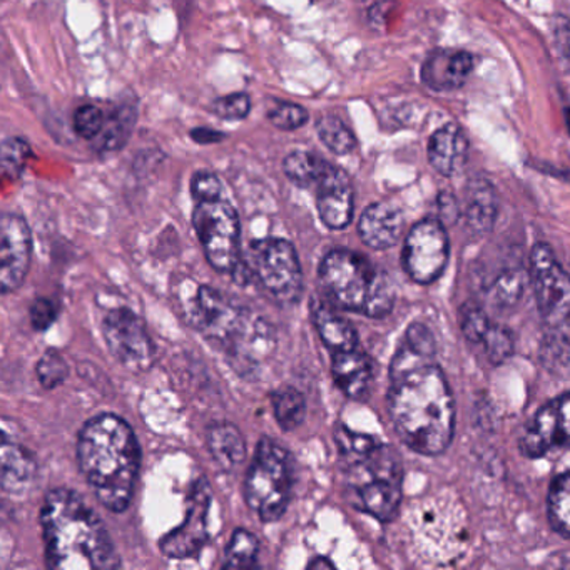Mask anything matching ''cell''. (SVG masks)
<instances>
[{"label": "cell", "instance_id": "obj_1", "mask_svg": "<svg viewBox=\"0 0 570 570\" xmlns=\"http://www.w3.org/2000/svg\"><path fill=\"white\" fill-rule=\"evenodd\" d=\"M435 355L432 332L412 323L390 365L386 403L393 429L422 455L445 452L455 432V402Z\"/></svg>", "mask_w": 570, "mask_h": 570}, {"label": "cell", "instance_id": "obj_2", "mask_svg": "<svg viewBox=\"0 0 570 570\" xmlns=\"http://www.w3.org/2000/svg\"><path fill=\"white\" fill-rule=\"evenodd\" d=\"M42 539L49 569L109 570L121 559L101 517L71 489H55L41 509Z\"/></svg>", "mask_w": 570, "mask_h": 570}, {"label": "cell", "instance_id": "obj_3", "mask_svg": "<svg viewBox=\"0 0 570 570\" xmlns=\"http://www.w3.org/2000/svg\"><path fill=\"white\" fill-rule=\"evenodd\" d=\"M76 453L96 499L111 512H125L141 469V446L131 425L121 416L101 413L82 426Z\"/></svg>", "mask_w": 570, "mask_h": 570}, {"label": "cell", "instance_id": "obj_4", "mask_svg": "<svg viewBox=\"0 0 570 570\" xmlns=\"http://www.w3.org/2000/svg\"><path fill=\"white\" fill-rule=\"evenodd\" d=\"M186 318L225 353L239 372L268 362L276 350L275 328L263 316L232 302L212 286H196L185 298Z\"/></svg>", "mask_w": 570, "mask_h": 570}, {"label": "cell", "instance_id": "obj_5", "mask_svg": "<svg viewBox=\"0 0 570 570\" xmlns=\"http://www.w3.org/2000/svg\"><path fill=\"white\" fill-rule=\"evenodd\" d=\"M320 285L333 308L385 318L395 306V288L385 273L360 253L336 248L320 263Z\"/></svg>", "mask_w": 570, "mask_h": 570}, {"label": "cell", "instance_id": "obj_6", "mask_svg": "<svg viewBox=\"0 0 570 570\" xmlns=\"http://www.w3.org/2000/svg\"><path fill=\"white\" fill-rule=\"evenodd\" d=\"M340 459L350 505L382 522L392 520L402 502L403 462L399 452L380 442L362 455Z\"/></svg>", "mask_w": 570, "mask_h": 570}, {"label": "cell", "instance_id": "obj_7", "mask_svg": "<svg viewBox=\"0 0 570 570\" xmlns=\"http://www.w3.org/2000/svg\"><path fill=\"white\" fill-rule=\"evenodd\" d=\"M193 226L212 268L246 285L252 268L242 256V223L226 196L195 202Z\"/></svg>", "mask_w": 570, "mask_h": 570}, {"label": "cell", "instance_id": "obj_8", "mask_svg": "<svg viewBox=\"0 0 570 570\" xmlns=\"http://www.w3.org/2000/svg\"><path fill=\"white\" fill-rule=\"evenodd\" d=\"M293 463L288 450L262 439L245 479V500L265 523L285 515L292 500Z\"/></svg>", "mask_w": 570, "mask_h": 570}, {"label": "cell", "instance_id": "obj_9", "mask_svg": "<svg viewBox=\"0 0 570 570\" xmlns=\"http://www.w3.org/2000/svg\"><path fill=\"white\" fill-rule=\"evenodd\" d=\"M529 283L543 333L570 335V276L546 243H537L530 253Z\"/></svg>", "mask_w": 570, "mask_h": 570}, {"label": "cell", "instance_id": "obj_10", "mask_svg": "<svg viewBox=\"0 0 570 570\" xmlns=\"http://www.w3.org/2000/svg\"><path fill=\"white\" fill-rule=\"evenodd\" d=\"M249 268L279 305L293 306L302 299V265L295 246L288 239L263 238L253 242L249 246Z\"/></svg>", "mask_w": 570, "mask_h": 570}, {"label": "cell", "instance_id": "obj_11", "mask_svg": "<svg viewBox=\"0 0 570 570\" xmlns=\"http://www.w3.org/2000/svg\"><path fill=\"white\" fill-rule=\"evenodd\" d=\"M102 336L111 355L132 373H145L156 358L155 345L145 320L131 308L119 306L102 318Z\"/></svg>", "mask_w": 570, "mask_h": 570}, {"label": "cell", "instance_id": "obj_12", "mask_svg": "<svg viewBox=\"0 0 570 570\" xmlns=\"http://www.w3.org/2000/svg\"><path fill=\"white\" fill-rule=\"evenodd\" d=\"M450 242L439 219H423L410 229L403 246V269L419 285H432L445 272Z\"/></svg>", "mask_w": 570, "mask_h": 570}, {"label": "cell", "instance_id": "obj_13", "mask_svg": "<svg viewBox=\"0 0 570 570\" xmlns=\"http://www.w3.org/2000/svg\"><path fill=\"white\" fill-rule=\"evenodd\" d=\"M213 490L206 476H199L193 483L188 497L186 517L181 525L166 533L159 542V549L168 559H195L208 542L209 509H212Z\"/></svg>", "mask_w": 570, "mask_h": 570}, {"label": "cell", "instance_id": "obj_14", "mask_svg": "<svg viewBox=\"0 0 570 570\" xmlns=\"http://www.w3.org/2000/svg\"><path fill=\"white\" fill-rule=\"evenodd\" d=\"M567 446H570V392L546 403L519 439L520 452L529 459Z\"/></svg>", "mask_w": 570, "mask_h": 570}, {"label": "cell", "instance_id": "obj_15", "mask_svg": "<svg viewBox=\"0 0 570 570\" xmlns=\"http://www.w3.org/2000/svg\"><path fill=\"white\" fill-rule=\"evenodd\" d=\"M32 235L22 216L6 213L0 222V289L4 295L24 285L31 268Z\"/></svg>", "mask_w": 570, "mask_h": 570}, {"label": "cell", "instance_id": "obj_16", "mask_svg": "<svg viewBox=\"0 0 570 570\" xmlns=\"http://www.w3.org/2000/svg\"><path fill=\"white\" fill-rule=\"evenodd\" d=\"M316 209L326 228L345 229L352 223L355 209V193L348 175L338 166L326 161L315 185Z\"/></svg>", "mask_w": 570, "mask_h": 570}, {"label": "cell", "instance_id": "obj_17", "mask_svg": "<svg viewBox=\"0 0 570 570\" xmlns=\"http://www.w3.org/2000/svg\"><path fill=\"white\" fill-rule=\"evenodd\" d=\"M475 68L469 52H433L422 68V81L433 91H453L462 88Z\"/></svg>", "mask_w": 570, "mask_h": 570}, {"label": "cell", "instance_id": "obj_18", "mask_svg": "<svg viewBox=\"0 0 570 570\" xmlns=\"http://www.w3.org/2000/svg\"><path fill=\"white\" fill-rule=\"evenodd\" d=\"M402 232V212L392 203H373L360 218V238L373 249L392 248L399 243Z\"/></svg>", "mask_w": 570, "mask_h": 570}, {"label": "cell", "instance_id": "obj_19", "mask_svg": "<svg viewBox=\"0 0 570 570\" xmlns=\"http://www.w3.org/2000/svg\"><path fill=\"white\" fill-rule=\"evenodd\" d=\"M332 376L340 392L348 399H363L373 380V363L360 346L332 353Z\"/></svg>", "mask_w": 570, "mask_h": 570}, {"label": "cell", "instance_id": "obj_20", "mask_svg": "<svg viewBox=\"0 0 570 570\" xmlns=\"http://www.w3.org/2000/svg\"><path fill=\"white\" fill-rule=\"evenodd\" d=\"M469 158V139L456 125H445L433 132L429 141V161L446 178L459 175Z\"/></svg>", "mask_w": 570, "mask_h": 570}, {"label": "cell", "instance_id": "obj_21", "mask_svg": "<svg viewBox=\"0 0 570 570\" xmlns=\"http://www.w3.org/2000/svg\"><path fill=\"white\" fill-rule=\"evenodd\" d=\"M2 490L11 495L26 493L38 475L35 455L4 430L2 436Z\"/></svg>", "mask_w": 570, "mask_h": 570}, {"label": "cell", "instance_id": "obj_22", "mask_svg": "<svg viewBox=\"0 0 570 570\" xmlns=\"http://www.w3.org/2000/svg\"><path fill=\"white\" fill-rule=\"evenodd\" d=\"M312 322L316 333L322 338L323 345L330 353L343 352V350L356 348L358 335L348 320L340 316L330 303L313 302Z\"/></svg>", "mask_w": 570, "mask_h": 570}, {"label": "cell", "instance_id": "obj_23", "mask_svg": "<svg viewBox=\"0 0 570 570\" xmlns=\"http://www.w3.org/2000/svg\"><path fill=\"white\" fill-rule=\"evenodd\" d=\"M209 455L223 472H233L246 459V442L238 426L232 422L213 423L206 432Z\"/></svg>", "mask_w": 570, "mask_h": 570}, {"label": "cell", "instance_id": "obj_24", "mask_svg": "<svg viewBox=\"0 0 570 570\" xmlns=\"http://www.w3.org/2000/svg\"><path fill=\"white\" fill-rule=\"evenodd\" d=\"M497 209H499V199L493 186L487 179H473L466 189L465 212H463L470 233L483 236L492 232Z\"/></svg>", "mask_w": 570, "mask_h": 570}, {"label": "cell", "instance_id": "obj_25", "mask_svg": "<svg viewBox=\"0 0 570 570\" xmlns=\"http://www.w3.org/2000/svg\"><path fill=\"white\" fill-rule=\"evenodd\" d=\"M136 119L138 111L135 106L126 105L115 109L106 118L101 135L95 139V148L98 151H119L125 148L135 131Z\"/></svg>", "mask_w": 570, "mask_h": 570}, {"label": "cell", "instance_id": "obj_26", "mask_svg": "<svg viewBox=\"0 0 570 570\" xmlns=\"http://www.w3.org/2000/svg\"><path fill=\"white\" fill-rule=\"evenodd\" d=\"M272 405L276 422L285 432H293L305 422L306 399L295 386L275 390L272 393Z\"/></svg>", "mask_w": 570, "mask_h": 570}, {"label": "cell", "instance_id": "obj_27", "mask_svg": "<svg viewBox=\"0 0 570 570\" xmlns=\"http://www.w3.org/2000/svg\"><path fill=\"white\" fill-rule=\"evenodd\" d=\"M547 513L552 529L570 539V470L557 476L550 485Z\"/></svg>", "mask_w": 570, "mask_h": 570}, {"label": "cell", "instance_id": "obj_28", "mask_svg": "<svg viewBox=\"0 0 570 570\" xmlns=\"http://www.w3.org/2000/svg\"><path fill=\"white\" fill-rule=\"evenodd\" d=\"M325 165L326 159L320 158L315 153L293 151L283 161V173L299 188H315Z\"/></svg>", "mask_w": 570, "mask_h": 570}, {"label": "cell", "instance_id": "obj_29", "mask_svg": "<svg viewBox=\"0 0 570 570\" xmlns=\"http://www.w3.org/2000/svg\"><path fill=\"white\" fill-rule=\"evenodd\" d=\"M540 363L557 379L570 380V335L543 333Z\"/></svg>", "mask_w": 570, "mask_h": 570}, {"label": "cell", "instance_id": "obj_30", "mask_svg": "<svg viewBox=\"0 0 570 570\" xmlns=\"http://www.w3.org/2000/svg\"><path fill=\"white\" fill-rule=\"evenodd\" d=\"M259 540L246 529H236L226 547L225 569H253L258 566Z\"/></svg>", "mask_w": 570, "mask_h": 570}, {"label": "cell", "instance_id": "obj_31", "mask_svg": "<svg viewBox=\"0 0 570 570\" xmlns=\"http://www.w3.org/2000/svg\"><path fill=\"white\" fill-rule=\"evenodd\" d=\"M320 141L338 156L350 155L356 148V138L348 126L335 115H325L316 121Z\"/></svg>", "mask_w": 570, "mask_h": 570}, {"label": "cell", "instance_id": "obj_32", "mask_svg": "<svg viewBox=\"0 0 570 570\" xmlns=\"http://www.w3.org/2000/svg\"><path fill=\"white\" fill-rule=\"evenodd\" d=\"M527 276L529 273L520 268L507 269L502 275L497 276L492 285L493 305L499 309L513 308L522 299L525 292Z\"/></svg>", "mask_w": 570, "mask_h": 570}, {"label": "cell", "instance_id": "obj_33", "mask_svg": "<svg viewBox=\"0 0 570 570\" xmlns=\"http://www.w3.org/2000/svg\"><path fill=\"white\" fill-rule=\"evenodd\" d=\"M479 346L490 363L500 365L512 356L515 342H513V335L509 328L492 322Z\"/></svg>", "mask_w": 570, "mask_h": 570}, {"label": "cell", "instance_id": "obj_34", "mask_svg": "<svg viewBox=\"0 0 570 570\" xmlns=\"http://www.w3.org/2000/svg\"><path fill=\"white\" fill-rule=\"evenodd\" d=\"M36 375H38L39 383L46 390L58 389L68 379V362H66L65 356L58 350H48L39 358L38 366H36Z\"/></svg>", "mask_w": 570, "mask_h": 570}, {"label": "cell", "instance_id": "obj_35", "mask_svg": "<svg viewBox=\"0 0 570 570\" xmlns=\"http://www.w3.org/2000/svg\"><path fill=\"white\" fill-rule=\"evenodd\" d=\"M266 118L276 129L296 131L308 122L309 115L303 106L282 101L268 109Z\"/></svg>", "mask_w": 570, "mask_h": 570}, {"label": "cell", "instance_id": "obj_36", "mask_svg": "<svg viewBox=\"0 0 570 570\" xmlns=\"http://www.w3.org/2000/svg\"><path fill=\"white\" fill-rule=\"evenodd\" d=\"M31 158V146L22 138L6 139L2 145V175L18 178L24 171L26 163Z\"/></svg>", "mask_w": 570, "mask_h": 570}, {"label": "cell", "instance_id": "obj_37", "mask_svg": "<svg viewBox=\"0 0 570 570\" xmlns=\"http://www.w3.org/2000/svg\"><path fill=\"white\" fill-rule=\"evenodd\" d=\"M335 443L338 446L340 456H353L370 452L380 442L375 436L353 432L352 429L340 423L335 429Z\"/></svg>", "mask_w": 570, "mask_h": 570}, {"label": "cell", "instance_id": "obj_38", "mask_svg": "<svg viewBox=\"0 0 570 570\" xmlns=\"http://www.w3.org/2000/svg\"><path fill=\"white\" fill-rule=\"evenodd\" d=\"M490 325H492V320L489 318L485 309L480 308L479 305H473V303L463 306L460 328H462V335L465 336L466 342L472 343V345H480Z\"/></svg>", "mask_w": 570, "mask_h": 570}, {"label": "cell", "instance_id": "obj_39", "mask_svg": "<svg viewBox=\"0 0 570 570\" xmlns=\"http://www.w3.org/2000/svg\"><path fill=\"white\" fill-rule=\"evenodd\" d=\"M212 111L218 118L228 119V121H242V119L248 118L249 112H252V99L245 92L223 96V98L213 102Z\"/></svg>", "mask_w": 570, "mask_h": 570}, {"label": "cell", "instance_id": "obj_40", "mask_svg": "<svg viewBox=\"0 0 570 570\" xmlns=\"http://www.w3.org/2000/svg\"><path fill=\"white\" fill-rule=\"evenodd\" d=\"M106 115L95 105H85L76 111L75 129L81 138L95 141L105 128Z\"/></svg>", "mask_w": 570, "mask_h": 570}, {"label": "cell", "instance_id": "obj_41", "mask_svg": "<svg viewBox=\"0 0 570 570\" xmlns=\"http://www.w3.org/2000/svg\"><path fill=\"white\" fill-rule=\"evenodd\" d=\"M191 195L195 202L218 198V196H225V186L215 173L199 171L193 176Z\"/></svg>", "mask_w": 570, "mask_h": 570}, {"label": "cell", "instance_id": "obj_42", "mask_svg": "<svg viewBox=\"0 0 570 570\" xmlns=\"http://www.w3.org/2000/svg\"><path fill=\"white\" fill-rule=\"evenodd\" d=\"M29 316H31V325L36 332H48L58 320V306L52 299L38 298L32 303Z\"/></svg>", "mask_w": 570, "mask_h": 570}, {"label": "cell", "instance_id": "obj_43", "mask_svg": "<svg viewBox=\"0 0 570 570\" xmlns=\"http://www.w3.org/2000/svg\"><path fill=\"white\" fill-rule=\"evenodd\" d=\"M553 38H556V46L563 58L569 59L570 62V21L569 19L557 18L553 24Z\"/></svg>", "mask_w": 570, "mask_h": 570}, {"label": "cell", "instance_id": "obj_44", "mask_svg": "<svg viewBox=\"0 0 570 570\" xmlns=\"http://www.w3.org/2000/svg\"><path fill=\"white\" fill-rule=\"evenodd\" d=\"M191 139L198 145H215V142L225 141L226 135L225 132L215 131V129L196 128L191 131Z\"/></svg>", "mask_w": 570, "mask_h": 570}, {"label": "cell", "instance_id": "obj_45", "mask_svg": "<svg viewBox=\"0 0 570 570\" xmlns=\"http://www.w3.org/2000/svg\"><path fill=\"white\" fill-rule=\"evenodd\" d=\"M323 567L333 569L335 563L330 562L328 557H316V559H313L312 562L308 563V569H323Z\"/></svg>", "mask_w": 570, "mask_h": 570}, {"label": "cell", "instance_id": "obj_46", "mask_svg": "<svg viewBox=\"0 0 570 570\" xmlns=\"http://www.w3.org/2000/svg\"><path fill=\"white\" fill-rule=\"evenodd\" d=\"M566 122H567V129H569V132H570V108L566 109Z\"/></svg>", "mask_w": 570, "mask_h": 570}]
</instances>
